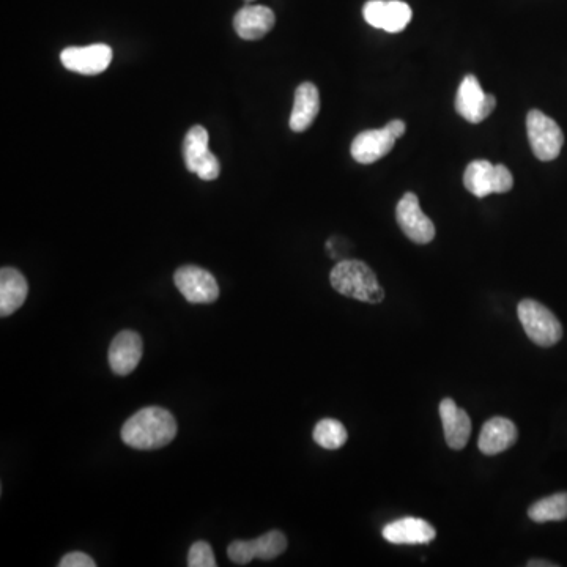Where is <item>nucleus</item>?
<instances>
[{
  "instance_id": "1",
  "label": "nucleus",
  "mask_w": 567,
  "mask_h": 567,
  "mask_svg": "<svg viewBox=\"0 0 567 567\" xmlns=\"http://www.w3.org/2000/svg\"><path fill=\"white\" fill-rule=\"evenodd\" d=\"M126 446L139 451H153L169 445L177 435V421L169 410L147 407L134 413L122 427Z\"/></svg>"
},
{
  "instance_id": "2",
  "label": "nucleus",
  "mask_w": 567,
  "mask_h": 567,
  "mask_svg": "<svg viewBox=\"0 0 567 567\" xmlns=\"http://www.w3.org/2000/svg\"><path fill=\"white\" fill-rule=\"evenodd\" d=\"M331 286L336 292L353 300L378 304L385 300V290L378 284L377 276L369 265L361 260H342L331 270Z\"/></svg>"
},
{
  "instance_id": "3",
  "label": "nucleus",
  "mask_w": 567,
  "mask_h": 567,
  "mask_svg": "<svg viewBox=\"0 0 567 567\" xmlns=\"http://www.w3.org/2000/svg\"><path fill=\"white\" fill-rule=\"evenodd\" d=\"M520 323L528 338L541 347H552L563 338V327L550 309L534 300L520 301L517 308Z\"/></svg>"
},
{
  "instance_id": "4",
  "label": "nucleus",
  "mask_w": 567,
  "mask_h": 567,
  "mask_svg": "<svg viewBox=\"0 0 567 567\" xmlns=\"http://www.w3.org/2000/svg\"><path fill=\"white\" fill-rule=\"evenodd\" d=\"M464 185L473 196L482 199L489 194L509 193L514 186V177L504 164L493 166L490 161L478 160L465 169Z\"/></svg>"
},
{
  "instance_id": "5",
  "label": "nucleus",
  "mask_w": 567,
  "mask_h": 567,
  "mask_svg": "<svg viewBox=\"0 0 567 567\" xmlns=\"http://www.w3.org/2000/svg\"><path fill=\"white\" fill-rule=\"evenodd\" d=\"M527 131L531 150L538 160L553 161L558 158L563 149L564 134L555 120L533 109L528 112Z\"/></svg>"
},
{
  "instance_id": "6",
  "label": "nucleus",
  "mask_w": 567,
  "mask_h": 567,
  "mask_svg": "<svg viewBox=\"0 0 567 567\" xmlns=\"http://www.w3.org/2000/svg\"><path fill=\"white\" fill-rule=\"evenodd\" d=\"M208 142L210 136L204 126H193L183 141V158L189 172L199 175L205 182H212L221 174V164L208 149Z\"/></svg>"
},
{
  "instance_id": "7",
  "label": "nucleus",
  "mask_w": 567,
  "mask_h": 567,
  "mask_svg": "<svg viewBox=\"0 0 567 567\" xmlns=\"http://www.w3.org/2000/svg\"><path fill=\"white\" fill-rule=\"evenodd\" d=\"M287 538L281 531L273 530L262 534L254 541H234L227 549V556L232 563L238 566H246L254 558L259 560H275L279 555L286 552Z\"/></svg>"
},
{
  "instance_id": "8",
  "label": "nucleus",
  "mask_w": 567,
  "mask_h": 567,
  "mask_svg": "<svg viewBox=\"0 0 567 567\" xmlns=\"http://www.w3.org/2000/svg\"><path fill=\"white\" fill-rule=\"evenodd\" d=\"M174 282L186 301L193 304L215 303L219 286L215 276L196 265H185L175 271Z\"/></svg>"
},
{
  "instance_id": "9",
  "label": "nucleus",
  "mask_w": 567,
  "mask_h": 567,
  "mask_svg": "<svg viewBox=\"0 0 567 567\" xmlns=\"http://www.w3.org/2000/svg\"><path fill=\"white\" fill-rule=\"evenodd\" d=\"M495 108L497 98L482 90L475 75H467L462 79L456 97V111L462 119L470 123H481Z\"/></svg>"
},
{
  "instance_id": "10",
  "label": "nucleus",
  "mask_w": 567,
  "mask_h": 567,
  "mask_svg": "<svg viewBox=\"0 0 567 567\" xmlns=\"http://www.w3.org/2000/svg\"><path fill=\"white\" fill-rule=\"evenodd\" d=\"M363 16L369 26L399 34L412 21L413 12L402 0H369L364 5Z\"/></svg>"
},
{
  "instance_id": "11",
  "label": "nucleus",
  "mask_w": 567,
  "mask_h": 567,
  "mask_svg": "<svg viewBox=\"0 0 567 567\" xmlns=\"http://www.w3.org/2000/svg\"><path fill=\"white\" fill-rule=\"evenodd\" d=\"M397 224L416 245H427L435 238V226L419 207L418 197L405 193L396 208Z\"/></svg>"
},
{
  "instance_id": "12",
  "label": "nucleus",
  "mask_w": 567,
  "mask_h": 567,
  "mask_svg": "<svg viewBox=\"0 0 567 567\" xmlns=\"http://www.w3.org/2000/svg\"><path fill=\"white\" fill-rule=\"evenodd\" d=\"M63 67L67 70L81 73V75H100L104 70H108L112 62L111 46L98 45L84 46V48L63 49L60 54Z\"/></svg>"
},
{
  "instance_id": "13",
  "label": "nucleus",
  "mask_w": 567,
  "mask_h": 567,
  "mask_svg": "<svg viewBox=\"0 0 567 567\" xmlns=\"http://www.w3.org/2000/svg\"><path fill=\"white\" fill-rule=\"evenodd\" d=\"M144 342L136 331H120L109 347V366L115 375H128L141 363Z\"/></svg>"
},
{
  "instance_id": "14",
  "label": "nucleus",
  "mask_w": 567,
  "mask_h": 567,
  "mask_svg": "<svg viewBox=\"0 0 567 567\" xmlns=\"http://www.w3.org/2000/svg\"><path fill=\"white\" fill-rule=\"evenodd\" d=\"M396 141L386 126L382 130H366L353 139L350 152L356 163L372 164L388 155Z\"/></svg>"
},
{
  "instance_id": "15",
  "label": "nucleus",
  "mask_w": 567,
  "mask_h": 567,
  "mask_svg": "<svg viewBox=\"0 0 567 567\" xmlns=\"http://www.w3.org/2000/svg\"><path fill=\"white\" fill-rule=\"evenodd\" d=\"M437 531L429 522L416 517L394 520L383 528V538L391 544L416 545L434 541Z\"/></svg>"
},
{
  "instance_id": "16",
  "label": "nucleus",
  "mask_w": 567,
  "mask_h": 567,
  "mask_svg": "<svg viewBox=\"0 0 567 567\" xmlns=\"http://www.w3.org/2000/svg\"><path fill=\"white\" fill-rule=\"evenodd\" d=\"M440 418L445 430L446 443L449 448L464 449L471 435V419L464 408L457 407L453 399H443L440 402Z\"/></svg>"
},
{
  "instance_id": "17",
  "label": "nucleus",
  "mask_w": 567,
  "mask_h": 567,
  "mask_svg": "<svg viewBox=\"0 0 567 567\" xmlns=\"http://www.w3.org/2000/svg\"><path fill=\"white\" fill-rule=\"evenodd\" d=\"M273 10L264 5H248L235 15L234 29L243 40L254 41L264 38L275 27Z\"/></svg>"
},
{
  "instance_id": "18",
  "label": "nucleus",
  "mask_w": 567,
  "mask_h": 567,
  "mask_svg": "<svg viewBox=\"0 0 567 567\" xmlns=\"http://www.w3.org/2000/svg\"><path fill=\"white\" fill-rule=\"evenodd\" d=\"M517 432L516 424L511 419L492 418L482 426L481 434H479L478 446L482 454L486 456H495V454L503 453L506 449L516 445Z\"/></svg>"
},
{
  "instance_id": "19",
  "label": "nucleus",
  "mask_w": 567,
  "mask_h": 567,
  "mask_svg": "<svg viewBox=\"0 0 567 567\" xmlns=\"http://www.w3.org/2000/svg\"><path fill=\"white\" fill-rule=\"evenodd\" d=\"M320 111L319 89L312 82H303L295 90L292 115H290V130L303 133L314 123Z\"/></svg>"
},
{
  "instance_id": "20",
  "label": "nucleus",
  "mask_w": 567,
  "mask_h": 567,
  "mask_svg": "<svg viewBox=\"0 0 567 567\" xmlns=\"http://www.w3.org/2000/svg\"><path fill=\"white\" fill-rule=\"evenodd\" d=\"M29 293V284L21 271L5 267L0 270V315L8 317L15 314Z\"/></svg>"
},
{
  "instance_id": "21",
  "label": "nucleus",
  "mask_w": 567,
  "mask_h": 567,
  "mask_svg": "<svg viewBox=\"0 0 567 567\" xmlns=\"http://www.w3.org/2000/svg\"><path fill=\"white\" fill-rule=\"evenodd\" d=\"M528 517L536 523L561 522L567 519V492L542 498L528 509Z\"/></svg>"
},
{
  "instance_id": "22",
  "label": "nucleus",
  "mask_w": 567,
  "mask_h": 567,
  "mask_svg": "<svg viewBox=\"0 0 567 567\" xmlns=\"http://www.w3.org/2000/svg\"><path fill=\"white\" fill-rule=\"evenodd\" d=\"M314 437L315 443L323 449H334L342 448V446L349 440V434H347V429H345L344 424L338 419H322L314 427Z\"/></svg>"
},
{
  "instance_id": "23",
  "label": "nucleus",
  "mask_w": 567,
  "mask_h": 567,
  "mask_svg": "<svg viewBox=\"0 0 567 567\" xmlns=\"http://www.w3.org/2000/svg\"><path fill=\"white\" fill-rule=\"evenodd\" d=\"M216 564L215 553L208 542L197 541L191 545L188 553L189 567H215Z\"/></svg>"
},
{
  "instance_id": "24",
  "label": "nucleus",
  "mask_w": 567,
  "mask_h": 567,
  "mask_svg": "<svg viewBox=\"0 0 567 567\" xmlns=\"http://www.w3.org/2000/svg\"><path fill=\"white\" fill-rule=\"evenodd\" d=\"M97 563L93 561L92 556L82 552H71L63 556L60 560L59 567H95Z\"/></svg>"
},
{
  "instance_id": "25",
  "label": "nucleus",
  "mask_w": 567,
  "mask_h": 567,
  "mask_svg": "<svg viewBox=\"0 0 567 567\" xmlns=\"http://www.w3.org/2000/svg\"><path fill=\"white\" fill-rule=\"evenodd\" d=\"M386 130L390 131V133L393 134L394 138L401 139L405 134V130H407V126H405V122L397 119L393 120V122L388 123V125H386Z\"/></svg>"
},
{
  "instance_id": "26",
  "label": "nucleus",
  "mask_w": 567,
  "mask_h": 567,
  "mask_svg": "<svg viewBox=\"0 0 567 567\" xmlns=\"http://www.w3.org/2000/svg\"><path fill=\"white\" fill-rule=\"evenodd\" d=\"M528 566L530 567H556L558 564L550 563V561L544 560H531L528 561Z\"/></svg>"
},
{
  "instance_id": "27",
  "label": "nucleus",
  "mask_w": 567,
  "mask_h": 567,
  "mask_svg": "<svg viewBox=\"0 0 567 567\" xmlns=\"http://www.w3.org/2000/svg\"><path fill=\"white\" fill-rule=\"evenodd\" d=\"M246 2H252V0H246Z\"/></svg>"
}]
</instances>
